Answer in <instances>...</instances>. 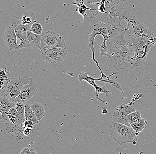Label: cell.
<instances>
[{"label": "cell", "instance_id": "cell-1", "mask_svg": "<svg viewBox=\"0 0 156 154\" xmlns=\"http://www.w3.org/2000/svg\"><path fill=\"white\" fill-rule=\"evenodd\" d=\"M108 56L110 62L118 70L127 73L137 67L131 37L125 31L107 41Z\"/></svg>", "mask_w": 156, "mask_h": 154}, {"label": "cell", "instance_id": "cell-2", "mask_svg": "<svg viewBox=\"0 0 156 154\" xmlns=\"http://www.w3.org/2000/svg\"><path fill=\"white\" fill-rule=\"evenodd\" d=\"M125 32V28L123 26L114 25L112 22H104L102 20H98L94 25L93 32L89 37V45L88 48H90L92 51V60L95 62L98 68L100 70L102 74V77H104L106 75L102 72L100 66H99V61H97L95 58V48L94 45L96 44L95 38L98 35H102L104 40L108 41L116 36L121 34Z\"/></svg>", "mask_w": 156, "mask_h": 154}, {"label": "cell", "instance_id": "cell-3", "mask_svg": "<svg viewBox=\"0 0 156 154\" xmlns=\"http://www.w3.org/2000/svg\"><path fill=\"white\" fill-rule=\"evenodd\" d=\"M111 138L122 145L132 143L136 145L139 132L134 130L131 126L113 121L109 127Z\"/></svg>", "mask_w": 156, "mask_h": 154}, {"label": "cell", "instance_id": "cell-4", "mask_svg": "<svg viewBox=\"0 0 156 154\" xmlns=\"http://www.w3.org/2000/svg\"><path fill=\"white\" fill-rule=\"evenodd\" d=\"M32 78H9L5 80L3 85L1 87L0 96L6 97L11 102L15 103L16 98L19 95L22 88L29 84Z\"/></svg>", "mask_w": 156, "mask_h": 154}, {"label": "cell", "instance_id": "cell-5", "mask_svg": "<svg viewBox=\"0 0 156 154\" xmlns=\"http://www.w3.org/2000/svg\"><path fill=\"white\" fill-rule=\"evenodd\" d=\"M130 37L132 40V45L134 50L137 66L140 67L145 64L151 47L156 44V37L141 39Z\"/></svg>", "mask_w": 156, "mask_h": 154}, {"label": "cell", "instance_id": "cell-6", "mask_svg": "<svg viewBox=\"0 0 156 154\" xmlns=\"http://www.w3.org/2000/svg\"><path fill=\"white\" fill-rule=\"evenodd\" d=\"M58 47L66 48L65 40L61 35L51 31L43 34L39 48L41 53L47 50Z\"/></svg>", "mask_w": 156, "mask_h": 154}, {"label": "cell", "instance_id": "cell-7", "mask_svg": "<svg viewBox=\"0 0 156 154\" xmlns=\"http://www.w3.org/2000/svg\"><path fill=\"white\" fill-rule=\"evenodd\" d=\"M131 26L133 30L127 31L129 35L135 38H150L154 36V33L148 29L146 25L142 24L137 19L136 16L133 19L127 27Z\"/></svg>", "mask_w": 156, "mask_h": 154}, {"label": "cell", "instance_id": "cell-8", "mask_svg": "<svg viewBox=\"0 0 156 154\" xmlns=\"http://www.w3.org/2000/svg\"><path fill=\"white\" fill-rule=\"evenodd\" d=\"M68 55L66 48H55L46 51L41 53L42 60L50 63H60Z\"/></svg>", "mask_w": 156, "mask_h": 154}, {"label": "cell", "instance_id": "cell-9", "mask_svg": "<svg viewBox=\"0 0 156 154\" xmlns=\"http://www.w3.org/2000/svg\"><path fill=\"white\" fill-rule=\"evenodd\" d=\"M135 111H136L135 108L129 103L128 104H122L118 106L114 111L113 121L131 126L130 124L127 121V116Z\"/></svg>", "mask_w": 156, "mask_h": 154}, {"label": "cell", "instance_id": "cell-10", "mask_svg": "<svg viewBox=\"0 0 156 154\" xmlns=\"http://www.w3.org/2000/svg\"><path fill=\"white\" fill-rule=\"evenodd\" d=\"M37 90V84L36 81L32 78L30 83L25 84L22 88L19 95L16 98L15 103L22 102L24 103L29 101L36 94Z\"/></svg>", "mask_w": 156, "mask_h": 154}, {"label": "cell", "instance_id": "cell-11", "mask_svg": "<svg viewBox=\"0 0 156 154\" xmlns=\"http://www.w3.org/2000/svg\"><path fill=\"white\" fill-rule=\"evenodd\" d=\"M108 14L111 20L114 16L119 18V22L118 25L119 26H122L121 24L122 20H125L128 23L135 16L133 13L129 12L126 8L123 6L121 3L112 8Z\"/></svg>", "mask_w": 156, "mask_h": 154}, {"label": "cell", "instance_id": "cell-12", "mask_svg": "<svg viewBox=\"0 0 156 154\" xmlns=\"http://www.w3.org/2000/svg\"><path fill=\"white\" fill-rule=\"evenodd\" d=\"M17 25L16 23L11 24L9 28L6 30L4 36L5 44L10 50H17L18 47V44L17 43L18 39L15 33L16 27Z\"/></svg>", "mask_w": 156, "mask_h": 154}, {"label": "cell", "instance_id": "cell-13", "mask_svg": "<svg viewBox=\"0 0 156 154\" xmlns=\"http://www.w3.org/2000/svg\"><path fill=\"white\" fill-rule=\"evenodd\" d=\"M31 26L27 25H23L22 23L17 25L15 29V33L18 41L20 42L17 50L29 47V41L27 38V32L30 30Z\"/></svg>", "mask_w": 156, "mask_h": 154}, {"label": "cell", "instance_id": "cell-14", "mask_svg": "<svg viewBox=\"0 0 156 154\" xmlns=\"http://www.w3.org/2000/svg\"><path fill=\"white\" fill-rule=\"evenodd\" d=\"M15 103L11 102L6 97L0 96V119L7 121L9 120L8 113L11 108L15 107Z\"/></svg>", "mask_w": 156, "mask_h": 154}, {"label": "cell", "instance_id": "cell-15", "mask_svg": "<svg viewBox=\"0 0 156 154\" xmlns=\"http://www.w3.org/2000/svg\"><path fill=\"white\" fill-rule=\"evenodd\" d=\"M78 79L80 80L81 82L83 83V81H86L89 84L93 86L94 88L97 87L98 85L95 83V81L96 80L98 81H101L113 85L115 84V81L114 80H104L103 79L101 78H94L89 76V73H85V72H81L79 75L78 77Z\"/></svg>", "mask_w": 156, "mask_h": 154}, {"label": "cell", "instance_id": "cell-16", "mask_svg": "<svg viewBox=\"0 0 156 154\" xmlns=\"http://www.w3.org/2000/svg\"><path fill=\"white\" fill-rule=\"evenodd\" d=\"M27 38L29 41V47L36 46L40 48L43 34H37L30 30L27 32Z\"/></svg>", "mask_w": 156, "mask_h": 154}, {"label": "cell", "instance_id": "cell-17", "mask_svg": "<svg viewBox=\"0 0 156 154\" xmlns=\"http://www.w3.org/2000/svg\"><path fill=\"white\" fill-rule=\"evenodd\" d=\"M31 108L37 119L40 121L43 118L45 110L41 104L38 102H36L31 105Z\"/></svg>", "mask_w": 156, "mask_h": 154}, {"label": "cell", "instance_id": "cell-18", "mask_svg": "<svg viewBox=\"0 0 156 154\" xmlns=\"http://www.w3.org/2000/svg\"><path fill=\"white\" fill-rule=\"evenodd\" d=\"M24 116L25 120H29L32 121L34 124H38L39 121L37 119L35 115L33 113V110L31 108V105L29 104H25V112H24Z\"/></svg>", "mask_w": 156, "mask_h": 154}, {"label": "cell", "instance_id": "cell-19", "mask_svg": "<svg viewBox=\"0 0 156 154\" xmlns=\"http://www.w3.org/2000/svg\"><path fill=\"white\" fill-rule=\"evenodd\" d=\"M35 18L36 15L33 11H27L21 16V23L24 25L30 24L35 20Z\"/></svg>", "mask_w": 156, "mask_h": 154}, {"label": "cell", "instance_id": "cell-20", "mask_svg": "<svg viewBox=\"0 0 156 154\" xmlns=\"http://www.w3.org/2000/svg\"><path fill=\"white\" fill-rule=\"evenodd\" d=\"M102 0H86L84 4L87 5L88 7L91 9L93 12L92 13L93 16H97L99 14L98 9L99 6V4Z\"/></svg>", "mask_w": 156, "mask_h": 154}, {"label": "cell", "instance_id": "cell-21", "mask_svg": "<svg viewBox=\"0 0 156 154\" xmlns=\"http://www.w3.org/2000/svg\"><path fill=\"white\" fill-rule=\"evenodd\" d=\"M148 124L147 121L145 118H142L135 122L130 124V126L134 130L138 132H141L146 128Z\"/></svg>", "mask_w": 156, "mask_h": 154}, {"label": "cell", "instance_id": "cell-22", "mask_svg": "<svg viewBox=\"0 0 156 154\" xmlns=\"http://www.w3.org/2000/svg\"><path fill=\"white\" fill-rule=\"evenodd\" d=\"M122 0H102L99 4L105 6L106 13L108 14L112 8L121 3Z\"/></svg>", "mask_w": 156, "mask_h": 154}, {"label": "cell", "instance_id": "cell-23", "mask_svg": "<svg viewBox=\"0 0 156 154\" xmlns=\"http://www.w3.org/2000/svg\"><path fill=\"white\" fill-rule=\"evenodd\" d=\"M100 93H104V94H106V96H107L108 95L111 93V91L109 89H107V88L105 85L102 87H99L98 86L97 87L95 88V90H94V96L96 97V99H98V100L101 101V102L107 104V102L102 100V99L99 98V94Z\"/></svg>", "mask_w": 156, "mask_h": 154}, {"label": "cell", "instance_id": "cell-24", "mask_svg": "<svg viewBox=\"0 0 156 154\" xmlns=\"http://www.w3.org/2000/svg\"><path fill=\"white\" fill-rule=\"evenodd\" d=\"M141 113L140 111H136L132 112L127 116L126 120L128 123L129 124L135 122L136 121L141 119Z\"/></svg>", "mask_w": 156, "mask_h": 154}, {"label": "cell", "instance_id": "cell-25", "mask_svg": "<svg viewBox=\"0 0 156 154\" xmlns=\"http://www.w3.org/2000/svg\"><path fill=\"white\" fill-rule=\"evenodd\" d=\"M73 4H76L77 5V7L76 9V10L78 13L82 16L83 21L87 10L88 9V10L92 11L91 9L89 8L87 6V5L84 3H73Z\"/></svg>", "mask_w": 156, "mask_h": 154}, {"label": "cell", "instance_id": "cell-26", "mask_svg": "<svg viewBox=\"0 0 156 154\" xmlns=\"http://www.w3.org/2000/svg\"><path fill=\"white\" fill-rule=\"evenodd\" d=\"M30 30L37 34H42L43 27L40 23H34L31 25Z\"/></svg>", "mask_w": 156, "mask_h": 154}, {"label": "cell", "instance_id": "cell-27", "mask_svg": "<svg viewBox=\"0 0 156 154\" xmlns=\"http://www.w3.org/2000/svg\"><path fill=\"white\" fill-rule=\"evenodd\" d=\"M15 108L20 115L24 116L25 112V105L22 102H18L16 103Z\"/></svg>", "mask_w": 156, "mask_h": 154}, {"label": "cell", "instance_id": "cell-28", "mask_svg": "<svg viewBox=\"0 0 156 154\" xmlns=\"http://www.w3.org/2000/svg\"><path fill=\"white\" fill-rule=\"evenodd\" d=\"M100 55L107 56V52H108V48L107 45V41L106 40H103L102 44L100 48Z\"/></svg>", "mask_w": 156, "mask_h": 154}, {"label": "cell", "instance_id": "cell-29", "mask_svg": "<svg viewBox=\"0 0 156 154\" xmlns=\"http://www.w3.org/2000/svg\"><path fill=\"white\" fill-rule=\"evenodd\" d=\"M31 144H29V146L24 148L20 152V154H37L36 150L34 149H30V147Z\"/></svg>", "mask_w": 156, "mask_h": 154}, {"label": "cell", "instance_id": "cell-30", "mask_svg": "<svg viewBox=\"0 0 156 154\" xmlns=\"http://www.w3.org/2000/svg\"><path fill=\"white\" fill-rule=\"evenodd\" d=\"M142 96V94H139V93H136L133 95V97L131 101L129 103L130 105H133L136 101H138L139 100Z\"/></svg>", "mask_w": 156, "mask_h": 154}, {"label": "cell", "instance_id": "cell-31", "mask_svg": "<svg viewBox=\"0 0 156 154\" xmlns=\"http://www.w3.org/2000/svg\"><path fill=\"white\" fill-rule=\"evenodd\" d=\"M34 122L32 121L25 120L23 123V126L24 128H28L32 129L34 128Z\"/></svg>", "mask_w": 156, "mask_h": 154}, {"label": "cell", "instance_id": "cell-32", "mask_svg": "<svg viewBox=\"0 0 156 154\" xmlns=\"http://www.w3.org/2000/svg\"><path fill=\"white\" fill-rule=\"evenodd\" d=\"M32 130L28 128H24V131H23V134L26 136H29V135H30V133H31Z\"/></svg>", "mask_w": 156, "mask_h": 154}, {"label": "cell", "instance_id": "cell-33", "mask_svg": "<svg viewBox=\"0 0 156 154\" xmlns=\"http://www.w3.org/2000/svg\"><path fill=\"white\" fill-rule=\"evenodd\" d=\"M77 3H84L86 0H74Z\"/></svg>", "mask_w": 156, "mask_h": 154}, {"label": "cell", "instance_id": "cell-34", "mask_svg": "<svg viewBox=\"0 0 156 154\" xmlns=\"http://www.w3.org/2000/svg\"><path fill=\"white\" fill-rule=\"evenodd\" d=\"M107 113H108V110H107V109H104L102 110V114H106Z\"/></svg>", "mask_w": 156, "mask_h": 154}]
</instances>
